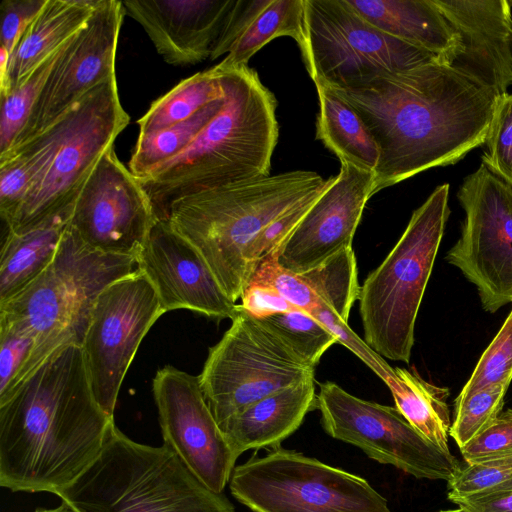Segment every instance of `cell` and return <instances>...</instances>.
I'll return each instance as SVG.
<instances>
[{
  "instance_id": "6da1fadb",
  "label": "cell",
  "mask_w": 512,
  "mask_h": 512,
  "mask_svg": "<svg viewBox=\"0 0 512 512\" xmlns=\"http://www.w3.org/2000/svg\"><path fill=\"white\" fill-rule=\"evenodd\" d=\"M331 89L357 112L378 145L374 194L454 164L485 144L501 98L439 60Z\"/></svg>"
},
{
  "instance_id": "7a4b0ae2",
  "label": "cell",
  "mask_w": 512,
  "mask_h": 512,
  "mask_svg": "<svg viewBox=\"0 0 512 512\" xmlns=\"http://www.w3.org/2000/svg\"><path fill=\"white\" fill-rule=\"evenodd\" d=\"M113 420L94 398L82 347L58 350L0 405V486L58 495L99 457Z\"/></svg>"
},
{
  "instance_id": "3957f363",
  "label": "cell",
  "mask_w": 512,
  "mask_h": 512,
  "mask_svg": "<svg viewBox=\"0 0 512 512\" xmlns=\"http://www.w3.org/2000/svg\"><path fill=\"white\" fill-rule=\"evenodd\" d=\"M215 67L226 97L221 111L186 150L137 178L160 220L179 198L269 175L277 101L254 69Z\"/></svg>"
},
{
  "instance_id": "277c9868",
  "label": "cell",
  "mask_w": 512,
  "mask_h": 512,
  "mask_svg": "<svg viewBox=\"0 0 512 512\" xmlns=\"http://www.w3.org/2000/svg\"><path fill=\"white\" fill-rule=\"evenodd\" d=\"M334 178L295 170L205 190L174 201L165 221L198 251L236 302L252 276L247 256L253 241L277 217L323 192Z\"/></svg>"
},
{
  "instance_id": "5b68a950",
  "label": "cell",
  "mask_w": 512,
  "mask_h": 512,
  "mask_svg": "<svg viewBox=\"0 0 512 512\" xmlns=\"http://www.w3.org/2000/svg\"><path fill=\"white\" fill-rule=\"evenodd\" d=\"M135 270L136 257L94 250L69 224L50 265L20 293L0 304V322L18 326L34 339L14 392L58 350L82 347L98 295Z\"/></svg>"
},
{
  "instance_id": "8992f818",
  "label": "cell",
  "mask_w": 512,
  "mask_h": 512,
  "mask_svg": "<svg viewBox=\"0 0 512 512\" xmlns=\"http://www.w3.org/2000/svg\"><path fill=\"white\" fill-rule=\"evenodd\" d=\"M57 496L79 512H236L166 444L133 441L110 423L95 462Z\"/></svg>"
},
{
  "instance_id": "52a82bcc",
  "label": "cell",
  "mask_w": 512,
  "mask_h": 512,
  "mask_svg": "<svg viewBox=\"0 0 512 512\" xmlns=\"http://www.w3.org/2000/svg\"><path fill=\"white\" fill-rule=\"evenodd\" d=\"M129 121L112 75L41 133L8 152L21 154L33 173L31 187L8 231H24L74 202Z\"/></svg>"
},
{
  "instance_id": "ba28073f",
  "label": "cell",
  "mask_w": 512,
  "mask_h": 512,
  "mask_svg": "<svg viewBox=\"0 0 512 512\" xmlns=\"http://www.w3.org/2000/svg\"><path fill=\"white\" fill-rule=\"evenodd\" d=\"M449 184L416 209L398 242L359 292L364 342L382 358L409 363L418 311L450 215Z\"/></svg>"
},
{
  "instance_id": "9c48e42d",
  "label": "cell",
  "mask_w": 512,
  "mask_h": 512,
  "mask_svg": "<svg viewBox=\"0 0 512 512\" xmlns=\"http://www.w3.org/2000/svg\"><path fill=\"white\" fill-rule=\"evenodd\" d=\"M229 488L253 512H392L364 478L281 446L236 466Z\"/></svg>"
},
{
  "instance_id": "30bf717a",
  "label": "cell",
  "mask_w": 512,
  "mask_h": 512,
  "mask_svg": "<svg viewBox=\"0 0 512 512\" xmlns=\"http://www.w3.org/2000/svg\"><path fill=\"white\" fill-rule=\"evenodd\" d=\"M304 361L270 327L243 311L214 346L199 375L205 400L220 424L252 403L314 378Z\"/></svg>"
},
{
  "instance_id": "8fae6325",
  "label": "cell",
  "mask_w": 512,
  "mask_h": 512,
  "mask_svg": "<svg viewBox=\"0 0 512 512\" xmlns=\"http://www.w3.org/2000/svg\"><path fill=\"white\" fill-rule=\"evenodd\" d=\"M302 58L314 84L330 88L440 59L364 20L346 0H304Z\"/></svg>"
},
{
  "instance_id": "7c38bea8",
  "label": "cell",
  "mask_w": 512,
  "mask_h": 512,
  "mask_svg": "<svg viewBox=\"0 0 512 512\" xmlns=\"http://www.w3.org/2000/svg\"><path fill=\"white\" fill-rule=\"evenodd\" d=\"M457 197L465 219L446 260L475 285L483 309L494 313L512 302V185L482 162Z\"/></svg>"
},
{
  "instance_id": "4fadbf2b",
  "label": "cell",
  "mask_w": 512,
  "mask_h": 512,
  "mask_svg": "<svg viewBox=\"0 0 512 512\" xmlns=\"http://www.w3.org/2000/svg\"><path fill=\"white\" fill-rule=\"evenodd\" d=\"M317 409L325 432L368 457L417 479L449 481L461 468L424 438L396 409L351 395L334 382L319 385Z\"/></svg>"
},
{
  "instance_id": "5bb4252c",
  "label": "cell",
  "mask_w": 512,
  "mask_h": 512,
  "mask_svg": "<svg viewBox=\"0 0 512 512\" xmlns=\"http://www.w3.org/2000/svg\"><path fill=\"white\" fill-rule=\"evenodd\" d=\"M164 313L155 288L138 268L98 295L82 349L94 398L108 416L113 417L141 341Z\"/></svg>"
},
{
  "instance_id": "9a60e30c",
  "label": "cell",
  "mask_w": 512,
  "mask_h": 512,
  "mask_svg": "<svg viewBox=\"0 0 512 512\" xmlns=\"http://www.w3.org/2000/svg\"><path fill=\"white\" fill-rule=\"evenodd\" d=\"M157 219L140 181L112 147L81 187L70 226L94 250L136 257Z\"/></svg>"
},
{
  "instance_id": "2e32d148",
  "label": "cell",
  "mask_w": 512,
  "mask_h": 512,
  "mask_svg": "<svg viewBox=\"0 0 512 512\" xmlns=\"http://www.w3.org/2000/svg\"><path fill=\"white\" fill-rule=\"evenodd\" d=\"M152 390L164 444L206 487L223 493L238 456L205 400L199 376L166 365L157 371Z\"/></svg>"
},
{
  "instance_id": "e0dca14e",
  "label": "cell",
  "mask_w": 512,
  "mask_h": 512,
  "mask_svg": "<svg viewBox=\"0 0 512 512\" xmlns=\"http://www.w3.org/2000/svg\"><path fill=\"white\" fill-rule=\"evenodd\" d=\"M124 14L122 1L99 0L86 24L60 50L12 149L41 133L90 90L115 75Z\"/></svg>"
},
{
  "instance_id": "ac0fdd59",
  "label": "cell",
  "mask_w": 512,
  "mask_h": 512,
  "mask_svg": "<svg viewBox=\"0 0 512 512\" xmlns=\"http://www.w3.org/2000/svg\"><path fill=\"white\" fill-rule=\"evenodd\" d=\"M136 260L164 312L186 309L218 321L239 313L198 251L167 221L156 220Z\"/></svg>"
},
{
  "instance_id": "d6986e66",
  "label": "cell",
  "mask_w": 512,
  "mask_h": 512,
  "mask_svg": "<svg viewBox=\"0 0 512 512\" xmlns=\"http://www.w3.org/2000/svg\"><path fill=\"white\" fill-rule=\"evenodd\" d=\"M373 190L374 172L341 163L334 181L277 251L279 265L291 272L303 273L351 248Z\"/></svg>"
},
{
  "instance_id": "ffe728a7",
  "label": "cell",
  "mask_w": 512,
  "mask_h": 512,
  "mask_svg": "<svg viewBox=\"0 0 512 512\" xmlns=\"http://www.w3.org/2000/svg\"><path fill=\"white\" fill-rule=\"evenodd\" d=\"M460 39L449 65L498 96L512 85V12L507 0H433Z\"/></svg>"
},
{
  "instance_id": "44dd1931",
  "label": "cell",
  "mask_w": 512,
  "mask_h": 512,
  "mask_svg": "<svg viewBox=\"0 0 512 512\" xmlns=\"http://www.w3.org/2000/svg\"><path fill=\"white\" fill-rule=\"evenodd\" d=\"M122 4L165 62L185 66L210 59L235 0H126Z\"/></svg>"
},
{
  "instance_id": "7402d4cb",
  "label": "cell",
  "mask_w": 512,
  "mask_h": 512,
  "mask_svg": "<svg viewBox=\"0 0 512 512\" xmlns=\"http://www.w3.org/2000/svg\"><path fill=\"white\" fill-rule=\"evenodd\" d=\"M292 37L299 48L304 38V0H235L210 60L223 69L247 66L271 40Z\"/></svg>"
},
{
  "instance_id": "603a6c76",
  "label": "cell",
  "mask_w": 512,
  "mask_h": 512,
  "mask_svg": "<svg viewBox=\"0 0 512 512\" xmlns=\"http://www.w3.org/2000/svg\"><path fill=\"white\" fill-rule=\"evenodd\" d=\"M317 409L315 379L272 393L218 424L233 452L277 448Z\"/></svg>"
},
{
  "instance_id": "cb8c5ba5",
  "label": "cell",
  "mask_w": 512,
  "mask_h": 512,
  "mask_svg": "<svg viewBox=\"0 0 512 512\" xmlns=\"http://www.w3.org/2000/svg\"><path fill=\"white\" fill-rule=\"evenodd\" d=\"M382 32L426 50L448 64L460 39L433 0H346Z\"/></svg>"
},
{
  "instance_id": "d4e9b609",
  "label": "cell",
  "mask_w": 512,
  "mask_h": 512,
  "mask_svg": "<svg viewBox=\"0 0 512 512\" xmlns=\"http://www.w3.org/2000/svg\"><path fill=\"white\" fill-rule=\"evenodd\" d=\"M98 3L99 0H47L1 72V92L14 88L59 51L86 24Z\"/></svg>"
},
{
  "instance_id": "484cf974",
  "label": "cell",
  "mask_w": 512,
  "mask_h": 512,
  "mask_svg": "<svg viewBox=\"0 0 512 512\" xmlns=\"http://www.w3.org/2000/svg\"><path fill=\"white\" fill-rule=\"evenodd\" d=\"M73 204L24 231H8L0 257V304L25 289L53 261L70 224Z\"/></svg>"
},
{
  "instance_id": "4316f807",
  "label": "cell",
  "mask_w": 512,
  "mask_h": 512,
  "mask_svg": "<svg viewBox=\"0 0 512 512\" xmlns=\"http://www.w3.org/2000/svg\"><path fill=\"white\" fill-rule=\"evenodd\" d=\"M383 381L402 416L430 443L452 454L448 443L452 424L447 404L449 390L399 367L392 368Z\"/></svg>"
},
{
  "instance_id": "83f0119b",
  "label": "cell",
  "mask_w": 512,
  "mask_h": 512,
  "mask_svg": "<svg viewBox=\"0 0 512 512\" xmlns=\"http://www.w3.org/2000/svg\"><path fill=\"white\" fill-rule=\"evenodd\" d=\"M320 111L316 138L332 151L341 163L374 172L379 161L378 145L357 112L331 88L315 84Z\"/></svg>"
},
{
  "instance_id": "f1b7e54d",
  "label": "cell",
  "mask_w": 512,
  "mask_h": 512,
  "mask_svg": "<svg viewBox=\"0 0 512 512\" xmlns=\"http://www.w3.org/2000/svg\"><path fill=\"white\" fill-rule=\"evenodd\" d=\"M223 96L224 90L215 66L196 73L182 80L151 104L137 122L139 135L183 122Z\"/></svg>"
},
{
  "instance_id": "f546056e",
  "label": "cell",
  "mask_w": 512,
  "mask_h": 512,
  "mask_svg": "<svg viewBox=\"0 0 512 512\" xmlns=\"http://www.w3.org/2000/svg\"><path fill=\"white\" fill-rule=\"evenodd\" d=\"M225 100L224 92L223 97L206 105L191 118L161 130L139 135L129 161V170L136 178L141 179L154 168L178 156L221 111Z\"/></svg>"
},
{
  "instance_id": "4dcf8cb0",
  "label": "cell",
  "mask_w": 512,
  "mask_h": 512,
  "mask_svg": "<svg viewBox=\"0 0 512 512\" xmlns=\"http://www.w3.org/2000/svg\"><path fill=\"white\" fill-rule=\"evenodd\" d=\"M299 274L313 292L317 306L332 310L348 322L351 307L360 292L356 257L352 247Z\"/></svg>"
},
{
  "instance_id": "1f68e13d",
  "label": "cell",
  "mask_w": 512,
  "mask_h": 512,
  "mask_svg": "<svg viewBox=\"0 0 512 512\" xmlns=\"http://www.w3.org/2000/svg\"><path fill=\"white\" fill-rule=\"evenodd\" d=\"M60 50L31 71L14 88L1 92L0 156L12 149L25 128Z\"/></svg>"
},
{
  "instance_id": "d6a6232c",
  "label": "cell",
  "mask_w": 512,
  "mask_h": 512,
  "mask_svg": "<svg viewBox=\"0 0 512 512\" xmlns=\"http://www.w3.org/2000/svg\"><path fill=\"white\" fill-rule=\"evenodd\" d=\"M304 361L316 367L322 355L337 337L311 315L303 311L277 313L262 319Z\"/></svg>"
},
{
  "instance_id": "836d02e7",
  "label": "cell",
  "mask_w": 512,
  "mask_h": 512,
  "mask_svg": "<svg viewBox=\"0 0 512 512\" xmlns=\"http://www.w3.org/2000/svg\"><path fill=\"white\" fill-rule=\"evenodd\" d=\"M508 387L495 385L454 400L449 434L459 449L484 431L501 414Z\"/></svg>"
},
{
  "instance_id": "e575fe53",
  "label": "cell",
  "mask_w": 512,
  "mask_h": 512,
  "mask_svg": "<svg viewBox=\"0 0 512 512\" xmlns=\"http://www.w3.org/2000/svg\"><path fill=\"white\" fill-rule=\"evenodd\" d=\"M512 381V309L502 327L481 355L470 378L457 396L495 385L509 386Z\"/></svg>"
},
{
  "instance_id": "d590c367",
  "label": "cell",
  "mask_w": 512,
  "mask_h": 512,
  "mask_svg": "<svg viewBox=\"0 0 512 512\" xmlns=\"http://www.w3.org/2000/svg\"><path fill=\"white\" fill-rule=\"evenodd\" d=\"M33 348L34 339L30 333L0 322V405L13 394Z\"/></svg>"
},
{
  "instance_id": "8d00e7d4",
  "label": "cell",
  "mask_w": 512,
  "mask_h": 512,
  "mask_svg": "<svg viewBox=\"0 0 512 512\" xmlns=\"http://www.w3.org/2000/svg\"><path fill=\"white\" fill-rule=\"evenodd\" d=\"M512 479V454L482 463L466 464L447 482L451 501L489 491Z\"/></svg>"
},
{
  "instance_id": "74e56055",
  "label": "cell",
  "mask_w": 512,
  "mask_h": 512,
  "mask_svg": "<svg viewBox=\"0 0 512 512\" xmlns=\"http://www.w3.org/2000/svg\"><path fill=\"white\" fill-rule=\"evenodd\" d=\"M485 144L482 162L512 185V94L500 98Z\"/></svg>"
},
{
  "instance_id": "f35d334b",
  "label": "cell",
  "mask_w": 512,
  "mask_h": 512,
  "mask_svg": "<svg viewBox=\"0 0 512 512\" xmlns=\"http://www.w3.org/2000/svg\"><path fill=\"white\" fill-rule=\"evenodd\" d=\"M323 192L315 194L292 207L263 229L251 244L247 256L252 275L264 259L277 253Z\"/></svg>"
},
{
  "instance_id": "ab89813d",
  "label": "cell",
  "mask_w": 512,
  "mask_h": 512,
  "mask_svg": "<svg viewBox=\"0 0 512 512\" xmlns=\"http://www.w3.org/2000/svg\"><path fill=\"white\" fill-rule=\"evenodd\" d=\"M33 182L27 160L18 153L0 157V214L10 226Z\"/></svg>"
},
{
  "instance_id": "60d3db41",
  "label": "cell",
  "mask_w": 512,
  "mask_h": 512,
  "mask_svg": "<svg viewBox=\"0 0 512 512\" xmlns=\"http://www.w3.org/2000/svg\"><path fill=\"white\" fill-rule=\"evenodd\" d=\"M460 452L466 464L482 463L512 454V409H507Z\"/></svg>"
},
{
  "instance_id": "b9f144b4",
  "label": "cell",
  "mask_w": 512,
  "mask_h": 512,
  "mask_svg": "<svg viewBox=\"0 0 512 512\" xmlns=\"http://www.w3.org/2000/svg\"><path fill=\"white\" fill-rule=\"evenodd\" d=\"M47 0H3L0 4V49L9 57L22 35L45 6Z\"/></svg>"
},
{
  "instance_id": "7bdbcfd3",
  "label": "cell",
  "mask_w": 512,
  "mask_h": 512,
  "mask_svg": "<svg viewBox=\"0 0 512 512\" xmlns=\"http://www.w3.org/2000/svg\"><path fill=\"white\" fill-rule=\"evenodd\" d=\"M240 299V308L257 319L277 313L300 311L274 287L254 278L249 279Z\"/></svg>"
},
{
  "instance_id": "ee69618b",
  "label": "cell",
  "mask_w": 512,
  "mask_h": 512,
  "mask_svg": "<svg viewBox=\"0 0 512 512\" xmlns=\"http://www.w3.org/2000/svg\"><path fill=\"white\" fill-rule=\"evenodd\" d=\"M452 502L467 512H512V490L474 495Z\"/></svg>"
},
{
  "instance_id": "f6af8a7d",
  "label": "cell",
  "mask_w": 512,
  "mask_h": 512,
  "mask_svg": "<svg viewBox=\"0 0 512 512\" xmlns=\"http://www.w3.org/2000/svg\"><path fill=\"white\" fill-rule=\"evenodd\" d=\"M34 512H79L76 508H74L69 502L62 499L61 504L52 509L48 508H37Z\"/></svg>"
},
{
  "instance_id": "bcb514c9",
  "label": "cell",
  "mask_w": 512,
  "mask_h": 512,
  "mask_svg": "<svg viewBox=\"0 0 512 512\" xmlns=\"http://www.w3.org/2000/svg\"><path fill=\"white\" fill-rule=\"evenodd\" d=\"M505 490H512V479L487 491L486 493L496 492V491H505Z\"/></svg>"
},
{
  "instance_id": "7dc6e473",
  "label": "cell",
  "mask_w": 512,
  "mask_h": 512,
  "mask_svg": "<svg viewBox=\"0 0 512 512\" xmlns=\"http://www.w3.org/2000/svg\"><path fill=\"white\" fill-rule=\"evenodd\" d=\"M439 512H467V511H465L464 509L458 507L457 509L443 510V511H439Z\"/></svg>"
},
{
  "instance_id": "c3c4849f",
  "label": "cell",
  "mask_w": 512,
  "mask_h": 512,
  "mask_svg": "<svg viewBox=\"0 0 512 512\" xmlns=\"http://www.w3.org/2000/svg\"><path fill=\"white\" fill-rule=\"evenodd\" d=\"M509 4H510V5H512V0H511V1H509Z\"/></svg>"
}]
</instances>
